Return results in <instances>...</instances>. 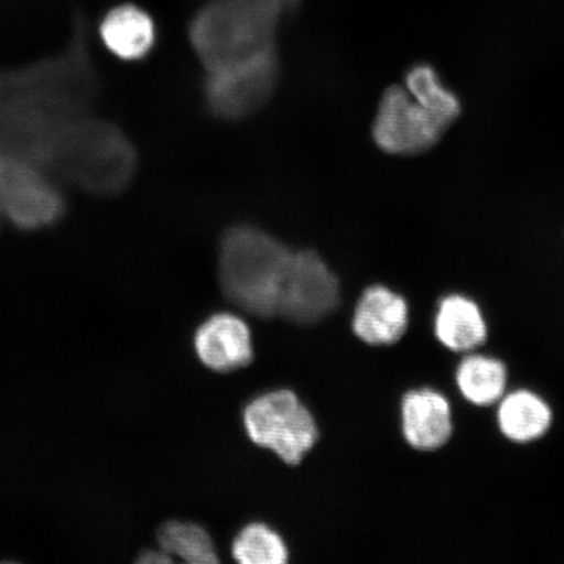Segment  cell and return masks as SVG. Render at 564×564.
Returning <instances> with one entry per match:
<instances>
[{
	"mask_svg": "<svg viewBox=\"0 0 564 564\" xmlns=\"http://www.w3.org/2000/svg\"><path fill=\"white\" fill-rule=\"evenodd\" d=\"M300 0H208L192 20L189 42L207 73L278 53L276 34Z\"/></svg>",
	"mask_w": 564,
	"mask_h": 564,
	"instance_id": "6da1fadb",
	"label": "cell"
},
{
	"mask_svg": "<svg viewBox=\"0 0 564 564\" xmlns=\"http://www.w3.org/2000/svg\"><path fill=\"white\" fill-rule=\"evenodd\" d=\"M293 250L251 225L225 232L218 252V278L227 299L253 316L278 315L282 284Z\"/></svg>",
	"mask_w": 564,
	"mask_h": 564,
	"instance_id": "7a4b0ae2",
	"label": "cell"
},
{
	"mask_svg": "<svg viewBox=\"0 0 564 564\" xmlns=\"http://www.w3.org/2000/svg\"><path fill=\"white\" fill-rule=\"evenodd\" d=\"M243 423L253 443L272 451L289 465L302 463L319 438L313 414L289 390L271 391L253 399L245 408Z\"/></svg>",
	"mask_w": 564,
	"mask_h": 564,
	"instance_id": "3957f363",
	"label": "cell"
},
{
	"mask_svg": "<svg viewBox=\"0 0 564 564\" xmlns=\"http://www.w3.org/2000/svg\"><path fill=\"white\" fill-rule=\"evenodd\" d=\"M67 138L76 178L87 188L116 194L135 175V148L117 127L83 119L70 127Z\"/></svg>",
	"mask_w": 564,
	"mask_h": 564,
	"instance_id": "277c9868",
	"label": "cell"
},
{
	"mask_svg": "<svg viewBox=\"0 0 564 564\" xmlns=\"http://www.w3.org/2000/svg\"><path fill=\"white\" fill-rule=\"evenodd\" d=\"M279 73L278 53L207 73L204 97L208 109L228 121L253 115L272 97Z\"/></svg>",
	"mask_w": 564,
	"mask_h": 564,
	"instance_id": "5b68a950",
	"label": "cell"
},
{
	"mask_svg": "<svg viewBox=\"0 0 564 564\" xmlns=\"http://www.w3.org/2000/svg\"><path fill=\"white\" fill-rule=\"evenodd\" d=\"M448 127L414 100L406 88L394 86L379 104L372 135L380 150L411 156L433 148Z\"/></svg>",
	"mask_w": 564,
	"mask_h": 564,
	"instance_id": "8992f818",
	"label": "cell"
},
{
	"mask_svg": "<svg viewBox=\"0 0 564 564\" xmlns=\"http://www.w3.org/2000/svg\"><path fill=\"white\" fill-rule=\"evenodd\" d=\"M340 303L335 273L314 251H293L278 315L295 324H314L333 314Z\"/></svg>",
	"mask_w": 564,
	"mask_h": 564,
	"instance_id": "52a82bcc",
	"label": "cell"
},
{
	"mask_svg": "<svg viewBox=\"0 0 564 564\" xmlns=\"http://www.w3.org/2000/svg\"><path fill=\"white\" fill-rule=\"evenodd\" d=\"M58 193L31 167L0 158V210L21 228H37L59 217Z\"/></svg>",
	"mask_w": 564,
	"mask_h": 564,
	"instance_id": "ba28073f",
	"label": "cell"
},
{
	"mask_svg": "<svg viewBox=\"0 0 564 564\" xmlns=\"http://www.w3.org/2000/svg\"><path fill=\"white\" fill-rule=\"evenodd\" d=\"M197 357L208 369L235 371L250 365L253 357L251 330L237 315L218 313L197 328L194 337Z\"/></svg>",
	"mask_w": 564,
	"mask_h": 564,
	"instance_id": "9c48e42d",
	"label": "cell"
},
{
	"mask_svg": "<svg viewBox=\"0 0 564 564\" xmlns=\"http://www.w3.org/2000/svg\"><path fill=\"white\" fill-rule=\"evenodd\" d=\"M409 308L398 293L382 285H373L362 294L352 316V330L369 345H392L408 329Z\"/></svg>",
	"mask_w": 564,
	"mask_h": 564,
	"instance_id": "30bf717a",
	"label": "cell"
},
{
	"mask_svg": "<svg viewBox=\"0 0 564 564\" xmlns=\"http://www.w3.org/2000/svg\"><path fill=\"white\" fill-rule=\"evenodd\" d=\"M401 421L404 438L415 449H440L453 435L448 400L429 388L405 394L401 403Z\"/></svg>",
	"mask_w": 564,
	"mask_h": 564,
	"instance_id": "8fae6325",
	"label": "cell"
},
{
	"mask_svg": "<svg viewBox=\"0 0 564 564\" xmlns=\"http://www.w3.org/2000/svg\"><path fill=\"white\" fill-rule=\"evenodd\" d=\"M102 44L122 61H138L152 51L156 24L150 13L132 3L112 7L98 26Z\"/></svg>",
	"mask_w": 564,
	"mask_h": 564,
	"instance_id": "7c38bea8",
	"label": "cell"
},
{
	"mask_svg": "<svg viewBox=\"0 0 564 564\" xmlns=\"http://www.w3.org/2000/svg\"><path fill=\"white\" fill-rule=\"evenodd\" d=\"M435 336L453 351H470L485 344L488 326L476 302L451 294L440 303L434 323Z\"/></svg>",
	"mask_w": 564,
	"mask_h": 564,
	"instance_id": "4fadbf2b",
	"label": "cell"
},
{
	"mask_svg": "<svg viewBox=\"0 0 564 564\" xmlns=\"http://www.w3.org/2000/svg\"><path fill=\"white\" fill-rule=\"evenodd\" d=\"M500 432L514 443L542 438L553 422L552 409L538 394L519 390L500 399L497 413Z\"/></svg>",
	"mask_w": 564,
	"mask_h": 564,
	"instance_id": "5bb4252c",
	"label": "cell"
},
{
	"mask_svg": "<svg viewBox=\"0 0 564 564\" xmlns=\"http://www.w3.org/2000/svg\"><path fill=\"white\" fill-rule=\"evenodd\" d=\"M456 383L465 400L477 406H490L503 398L507 369L499 359L468 356L458 365Z\"/></svg>",
	"mask_w": 564,
	"mask_h": 564,
	"instance_id": "9a60e30c",
	"label": "cell"
},
{
	"mask_svg": "<svg viewBox=\"0 0 564 564\" xmlns=\"http://www.w3.org/2000/svg\"><path fill=\"white\" fill-rule=\"evenodd\" d=\"M160 546L169 555L193 564L217 563L218 556L209 533L195 523L167 521L159 529Z\"/></svg>",
	"mask_w": 564,
	"mask_h": 564,
	"instance_id": "2e32d148",
	"label": "cell"
},
{
	"mask_svg": "<svg viewBox=\"0 0 564 564\" xmlns=\"http://www.w3.org/2000/svg\"><path fill=\"white\" fill-rule=\"evenodd\" d=\"M231 553L242 564H284L289 558L284 540L263 523L246 525L232 541Z\"/></svg>",
	"mask_w": 564,
	"mask_h": 564,
	"instance_id": "e0dca14e",
	"label": "cell"
},
{
	"mask_svg": "<svg viewBox=\"0 0 564 564\" xmlns=\"http://www.w3.org/2000/svg\"><path fill=\"white\" fill-rule=\"evenodd\" d=\"M406 89L423 108L432 111L447 126L460 116L462 106L457 97L442 86L435 70L430 66H417L406 75Z\"/></svg>",
	"mask_w": 564,
	"mask_h": 564,
	"instance_id": "ac0fdd59",
	"label": "cell"
},
{
	"mask_svg": "<svg viewBox=\"0 0 564 564\" xmlns=\"http://www.w3.org/2000/svg\"><path fill=\"white\" fill-rule=\"evenodd\" d=\"M139 563H172V555H169L164 552V550H147V552L141 553Z\"/></svg>",
	"mask_w": 564,
	"mask_h": 564,
	"instance_id": "d6986e66",
	"label": "cell"
}]
</instances>
